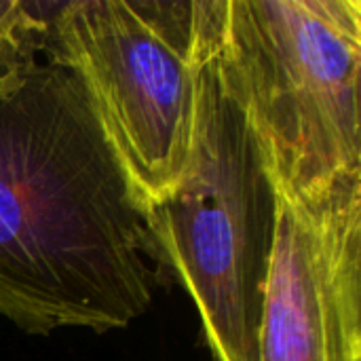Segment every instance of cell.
I'll list each match as a JSON object with an SVG mask.
<instances>
[{"instance_id": "6da1fadb", "label": "cell", "mask_w": 361, "mask_h": 361, "mask_svg": "<svg viewBox=\"0 0 361 361\" xmlns=\"http://www.w3.org/2000/svg\"><path fill=\"white\" fill-rule=\"evenodd\" d=\"M144 209L63 66L0 78V317L30 336L129 328L150 305Z\"/></svg>"}, {"instance_id": "7a4b0ae2", "label": "cell", "mask_w": 361, "mask_h": 361, "mask_svg": "<svg viewBox=\"0 0 361 361\" xmlns=\"http://www.w3.org/2000/svg\"><path fill=\"white\" fill-rule=\"evenodd\" d=\"M207 57L275 186L361 171V0H203Z\"/></svg>"}, {"instance_id": "3957f363", "label": "cell", "mask_w": 361, "mask_h": 361, "mask_svg": "<svg viewBox=\"0 0 361 361\" xmlns=\"http://www.w3.org/2000/svg\"><path fill=\"white\" fill-rule=\"evenodd\" d=\"M144 228L146 258L192 300L212 360L258 361L277 192L207 55L184 176L171 195L144 207Z\"/></svg>"}, {"instance_id": "277c9868", "label": "cell", "mask_w": 361, "mask_h": 361, "mask_svg": "<svg viewBox=\"0 0 361 361\" xmlns=\"http://www.w3.org/2000/svg\"><path fill=\"white\" fill-rule=\"evenodd\" d=\"M207 55L203 0H66L49 63L76 74L142 205L180 184Z\"/></svg>"}, {"instance_id": "5b68a950", "label": "cell", "mask_w": 361, "mask_h": 361, "mask_svg": "<svg viewBox=\"0 0 361 361\" xmlns=\"http://www.w3.org/2000/svg\"><path fill=\"white\" fill-rule=\"evenodd\" d=\"M275 192L258 361H361V171Z\"/></svg>"}, {"instance_id": "8992f818", "label": "cell", "mask_w": 361, "mask_h": 361, "mask_svg": "<svg viewBox=\"0 0 361 361\" xmlns=\"http://www.w3.org/2000/svg\"><path fill=\"white\" fill-rule=\"evenodd\" d=\"M66 0H0V78L51 59Z\"/></svg>"}]
</instances>
